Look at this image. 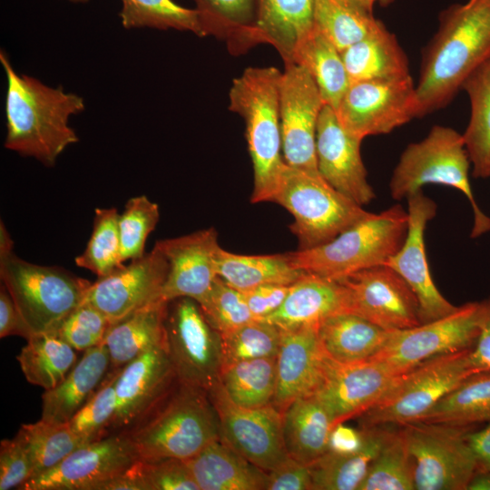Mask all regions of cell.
I'll return each mask as SVG.
<instances>
[{
    "instance_id": "47",
    "label": "cell",
    "mask_w": 490,
    "mask_h": 490,
    "mask_svg": "<svg viewBox=\"0 0 490 490\" xmlns=\"http://www.w3.org/2000/svg\"><path fill=\"white\" fill-rule=\"evenodd\" d=\"M120 369L110 368L97 390L67 422L69 428L83 444L108 436L116 412L115 383Z\"/></svg>"
},
{
    "instance_id": "59",
    "label": "cell",
    "mask_w": 490,
    "mask_h": 490,
    "mask_svg": "<svg viewBox=\"0 0 490 490\" xmlns=\"http://www.w3.org/2000/svg\"><path fill=\"white\" fill-rule=\"evenodd\" d=\"M466 439L475 456L477 469L490 471V422L481 430L468 432Z\"/></svg>"
},
{
    "instance_id": "5",
    "label": "cell",
    "mask_w": 490,
    "mask_h": 490,
    "mask_svg": "<svg viewBox=\"0 0 490 490\" xmlns=\"http://www.w3.org/2000/svg\"><path fill=\"white\" fill-rule=\"evenodd\" d=\"M408 213L400 204L358 221L330 241L289 252L299 270L339 279L384 263L402 246Z\"/></svg>"
},
{
    "instance_id": "2",
    "label": "cell",
    "mask_w": 490,
    "mask_h": 490,
    "mask_svg": "<svg viewBox=\"0 0 490 490\" xmlns=\"http://www.w3.org/2000/svg\"><path fill=\"white\" fill-rule=\"evenodd\" d=\"M489 55L490 0H468L441 12L416 84L419 118L447 105Z\"/></svg>"
},
{
    "instance_id": "35",
    "label": "cell",
    "mask_w": 490,
    "mask_h": 490,
    "mask_svg": "<svg viewBox=\"0 0 490 490\" xmlns=\"http://www.w3.org/2000/svg\"><path fill=\"white\" fill-rule=\"evenodd\" d=\"M291 63L309 72L325 103L336 111L350 81L340 51L315 25L298 44Z\"/></svg>"
},
{
    "instance_id": "25",
    "label": "cell",
    "mask_w": 490,
    "mask_h": 490,
    "mask_svg": "<svg viewBox=\"0 0 490 490\" xmlns=\"http://www.w3.org/2000/svg\"><path fill=\"white\" fill-rule=\"evenodd\" d=\"M346 312V291L338 279L305 272L290 285L278 310L266 318L280 330L318 327L328 317Z\"/></svg>"
},
{
    "instance_id": "26",
    "label": "cell",
    "mask_w": 490,
    "mask_h": 490,
    "mask_svg": "<svg viewBox=\"0 0 490 490\" xmlns=\"http://www.w3.org/2000/svg\"><path fill=\"white\" fill-rule=\"evenodd\" d=\"M315 0H256L255 23L247 49L271 44L284 60L291 63L299 42L314 28Z\"/></svg>"
},
{
    "instance_id": "41",
    "label": "cell",
    "mask_w": 490,
    "mask_h": 490,
    "mask_svg": "<svg viewBox=\"0 0 490 490\" xmlns=\"http://www.w3.org/2000/svg\"><path fill=\"white\" fill-rule=\"evenodd\" d=\"M379 21L356 0L314 2V25L340 52L363 39Z\"/></svg>"
},
{
    "instance_id": "15",
    "label": "cell",
    "mask_w": 490,
    "mask_h": 490,
    "mask_svg": "<svg viewBox=\"0 0 490 490\" xmlns=\"http://www.w3.org/2000/svg\"><path fill=\"white\" fill-rule=\"evenodd\" d=\"M325 104L309 72L297 64H285L279 82V109L282 155L288 166L319 173L316 159V133Z\"/></svg>"
},
{
    "instance_id": "37",
    "label": "cell",
    "mask_w": 490,
    "mask_h": 490,
    "mask_svg": "<svg viewBox=\"0 0 490 490\" xmlns=\"http://www.w3.org/2000/svg\"><path fill=\"white\" fill-rule=\"evenodd\" d=\"M473 426L490 422V371L475 372L463 379L418 421Z\"/></svg>"
},
{
    "instance_id": "62",
    "label": "cell",
    "mask_w": 490,
    "mask_h": 490,
    "mask_svg": "<svg viewBox=\"0 0 490 490\" xmlns=\"http://www.w3.org/2000/svg\"><path fill=\"white\" fill-rule=\"evenodd\" d=\"M359 5H361L365 9L371 12L373 11V7L376 4H379L380 5H387L390 4L393 0H356Z\"/></svg>"
},
{
    "instance_id": "11",
    "label": "cell",
    "mask_w": 490,
    "mask_h": 490,
    "mask_svg": "<svg viewBox=\"0 0 490 490\" xmlns=\"http://www.w3.org/2000/svg\"><path fill=\"white\" fill-rule=\"evenodd\" d=\"M165 348L179 383L209 392L219 382L222 368L220 334L191 298L168 301Z\"/></svg>"
},
{
    "instance_id": "52",
    "label": "cell",
    "mask_w": 490,
    "mask_h": 490,
    "mask_svg": "<svg viewBox=\"0 0 490 490\" xmlns=\"http://www.w3.org/2000/svg\"><path fill=\"white\" fill-rule=\"evenodd\" d=\"M33 476L30 459L15 437L0 444V490L19 489Z\"/></svg>"
},
{
    "instance_id": "33",
    "label": "cell",
    "mask_w": 490,
    "mask_h": 490,
    "mask_svg": "<svg viewBox=\"0 0 490 490\" xmlns=\"http://www.w3.org/2000/svg\"><path fill=\"white\" fill-rule=\"evenodd\" d=\"M168 301L150 303L110 327L103 344L108 348L111 369L122 368L148 349L165 342Z\"/></svg>"
},
{
    "instance_id": "46",
    "label": "cell",
    "mask_w": 490,
    "mask_h": 490,
    "mask_svg": "<svg viewBox=\"0 0 490 490\" xmlns=\"http://www.w3.org/2000/svg\"><path fill=\"white\" fill-rule=\"evenodd\" d=\"M280 338L281 332L275 325L259 319L222 333V368L243 360L277 357Z\"/></svg>"
},
{
    "instance_id": "7",
    "label": "cell",
    "mask_w": 490,
    "mask_h": 490,
    "mask_svg": "<svg viewBox=\"0 0 490 490\" xmlns=\"http://www.w3.org/2000/svg\"><path fill=\"white\" fill-rule=\"evenodd\" d=\"M272 201L292 214L289 230L298 239L299 250L325 244L372 214L338 191L319 173L287 164Z\"/></svg>"
},
{
    "instance_id": "49",
    "label": "cell",
    "mask_w": 490,
    "mask_h": 490,
    "mask_svg": "<svg viewBox=\"0 0 490 490\" xmlns=\"http://www.w3.org/2000/svg\"><path fill=\"white\" fill-rule=\"evenodd\" d=\"M199 305L208 322L220 334L255 320L242 291L232 288L219 276Z\"/></svg>"
},
{
    "instance_id": "6",
    "label": "cell",
    "mask_w": 490,
    "mask_h": 490,
    "mask_svg": "<svg viewBox=\"0 0 490 490\" xmlns=\"http://www.w3.org/2000/svg\"><path fill=\"white\" fill-rule=\"evenodd\" d=\"M470 163L463 134L451 127L434 125L423 140L410 143L402 152L389 181L390 195L400 201L429 183L457 189L473 209L471 237L477 238L490 230V218L474 197Z\"/></svg>"
},
{
    "instance_id": "4",
    "label": "cell",
    "mask_w": 490,
    "mask_h": 490,
    "mask_svg": "<svg viewBox=\"0 0 490 490\" xmlns=\"http://www.w3.org/2000/svg\"><path fill=\"white\" fill-rule=\"evenodd\" d=\"M125 434L139 459L146 461L187 460L221 438L219 416L208 392L179 382Z\"/></svg>"
},
{
    "instance_id": "30",
    "label": "cell",
    "mask_w": 490,
    "mask_h": 490,
    "mask_svg": "<svg viewBox=\"0 0 490 490\" xmlns=\"http://www.w3.org/2000/svg\"><path fill=\"white\" fill-rule=\"evenodd\" d=\"M284 445L289 456L310 466L328 452L331 416L315 395L293 401L282 414Z\"/></svg>"
},
{
    "instance_id": "57",
    "label": "cell",
    "mask_w": 490,
    "mask_h": 490,
    "mask_svg": "<svg viewBox=\"0 0 490 490\" xmlns=\"http://www.w3.org/2000/svg\"><path fill=\"white\" fill-rule=\"evenodd\" d=\"M364 430L356 429L338 423L331 429L328 438V452L335 454H349L361 448L364 444Z\"/></svg>"
},
{
    "instance_id": "36",
    "label": "cell",
    "mask_w": 490,
    "mask_h": 490,
    "mask_svg": "<svg viewBox=\"0 0 490 490\" xmlns=\"http://www.w3.org/2000/svg\"><path fill=\"white\" fill-rule=\"evenodd\" d=\"M470 102V118L463 133L475 178L490 177V55L462 85Z\"/></svg>"
},
{
    "instance_id": "24",
    "label": "cell",
    "mask_w": 490,
    "mask_h": 490,
    "mask_svg": "<svg viewBox=\"0 0 490 490\" xmlns=\"http://www.w3.org/2000/svg\"><path fill=\"white\" fill-rule=\"evenodd\" d=\"M280 332L276 390L271 404L283 414L296 399L315 394L322 381L328 356L320 345L318 327Z\"/></svg>"
},
{
    "instance_id": "43",
    "label": "cell",
    "mask_w": 490,
    "mask_h": 490,
    "mask_svg": "<svg viewBox=\"0 0 490 490\" xmlns=\"http://www.w3.org/2000/svg\"><path fill=\"white\" fill-rule=\"evenodd\" d=\"M358 490H415L414 464L400 426L382 446Z\"/></svg>"
},
{
    "instance_id": "13",
    "label": "cell",
    "mask_w": 490,
    "mask_h": 490,
    "mask_svg": "<svg viewBox=\"0 0 490 490\" xmlns=\"http://www.w3.org/2000/svg\"><path fill=\"white\" fill-rule=\"evenodd\" d=\"M416 84L411 75L350 83L335 111L350 135L364 140L387 134L419 118Z\"/></svg>"
},
{
    "instance_id": "42",
    "label": "cell",
    "mask_w": 490,
    "mask_h": 490,
    "mask_svg": "<svg viewBox=\"0 0 490 490\" xmlns=\"http://www.w3.org/2000/svg\"><path fill=\"white\" fill-rule=\"evenodd\" d=\"M25 450L33 476L56 466L79 446L85 445L66 424L39 421L23 424L15 436Z\"/></svg>"
},
{
    "instance_id": "18",
    "label": "cell",
    "mask_w": 490,
    "mask_h": 490,
    "mask_svg": "<svg viewBox=\"0 0 490 490\" xmlns=\"http://www.w3.org/2000/svg\"><path fill=\"white\" fill-rule=\"evenodd\" d=\"M177 382L165 342L122 367L115 383L117 407L108 436L125 434L134 428Z\"/></svg>"
},
{
    "instance_id": "1",
    "label": "cell",
    "mask_w": 490,
    "mask_h": 490,
    "mask_svg": "<svg viewBox=\"0 0 490 490\" xmlns=\"http://www.w3.org/2000/svg\"><path fill=\"white\" fill-rule=\"evenodd\" d=\"M0 63L6 77L5 147L46 166L54 165L60 154L78 142L69 121L84 111L83 98L18 74L3 50Z\"/></svg>"
},
{
    "instance_id": "21",
    "label": "cell",
    "mask_w": 490,
    "mask_h": 490,
    "mask_svg": "<svg viewBox=\"0 0 490 490\" xmlns=\"http://www.w3.org/2000/svg\"><path fill=\"white\" fill-rule=\"evenodd\" d=\"M407 199L408 226L400 249L384 265L397 272L415 293L421 323L443 318L457 307L450 303L435 285L426 254L425 230L436 216V204L419 191Z\"/></svg>"
},
{
    "instance_id": "39",
    "label": "cell",
    "mask_w": 490,
    "mask_h": 490,
    "mask_svg": "<svg viewBox=\"0 0 490 490\" xmlns=\"http://www.w3.org/2000/svg\"><path fill=\"white\" fill-rule=\"evenodd\" d=\"M203 36L213 35L227 43L229 51H248L247 42L255 23L256 0H192Z\"/></svg>"
},
{
    "instance_id": "45",
    "label": "cell",
    "mask_w": 490,
    "mask_h": 490,
    "mask_svg": "<svg viewBox=\"0 0 490 490\" xmlns=\"http://www.w3.org/2000/svg\"><path fill=\"white\" fill-rule=\"evenodd\" d=\"M118 218L119 213L115 208H97L86 248L75 258L77 266L89 270L98 278L123 265Z\"/></svg>"
},
{
    "instance_id": "28",
    "label": "cell",
    "mask_w": 490,
    "mask_h": 490,
    "mask_svg": "<svg viewBox=\"0 0 490 490\" xmlns=\"http://www.w3.org/2000/svg\"><path fill=\"white\" fill-rule=\"evenodd\" d=\"M185 462L200 490H267L268 472L221 438Z\"/></svg>"
},
{
    "instance_id": "19",
    "label": "cell",
    "mask_w": 490,
    "mask_h": 490,
    "mask_svg": "<svg viewBox=\"0 0 490 490\" xmlns=\"http://www.w3.org/2000/svg\"><path fill=\"white\" fill-rule=\"evenodd\" d=\"M401 375L377 360L342 364L328 357L322 381L314 395L336 426L374 407Z\"/></svg>"
},
{
    "instance_id": "14",
    "label": "cell",
    "mask_w": 490,
    "mask_h": 490,
    "mask_svg": "<svg viewBox=\"0 0 490 490\" xmlns=\"http://www.w3.org/2000/svg\"><path fill=\"white\" fill-rule=\"evenodd\" d=\"M221 439L253 465L270 472L290 457L283 440L282 414L272 404L244 407L233 403L219 382L209 392Z\"/></svg>"
},
{
    "instance_id": "32",
    "label": "cell",
    "mask_w": 490,
    "mask_h": 490,
    "mask_svg": "<svg viewBox=\"0 0 490 490\" xmlns=\"http://www.w3.org/2000/svg\"><path fill=\"white\" fill-rule=\"evenodd\" d=\"M397 426H363L361 448L349 454L327 452L309 466L312 490H358L382 446Z\"/></svg>"
},
{
    "instance_id": "48",
    "label": "cell",
    "mask_w": 490,
    "mask_h": 490,
    "mask_svg": "<svg viewBox=\"0 0 490 490\" xmlns=\"http://www.w3.org/2000/svg\"><path fill=\"white\" fill-rule=\"evenodd\" d=\"M158 204L145 195L131 198L119 213L118 228L122 261L144 255L147 237L159 221Z\"/></svg>"
},
{
    "instance_id": "3",
    "label": "cell",
    "mask_w": 490,
    "mask_h": 490,
    "mask_svg": "<svg viewBox=\"0 0 490 490\" xmlns=\"http://www.w3.org/2000/svg\"><path fill=\"white\" fill-rule=\"evenodd\" d=\"M282 72L249 67L232 82L229 109L245 122L254 172L253 203L272 201L286 163L282 155L279 93Z\"/></svg>"
},
{
    "instance_id": "22",
    "label": "cell",
    "mask_w": 490,
    "mask_h": 490,
    "mask_svg": "<svg viewBox=\"0 0 490 490\" xmlns=\"http://www.w3.org/2000/svg\"><path fill=\"white\" fill-rule=\"evenodd\" d=\"M361 142L362 140L344 130L335 111L325 104L316 133L318 171L338 191L364 206L370 203L376 194L368 181L360 152Z\"/></svg>"
},
{
    "instance_id": "12",
    "label": "cell",
    "mask_w": 490,
    "mask_h": 490,
    "mask_svg": "<svg viewBox=\"0 0 490 490\" xmlns=\"http://www.w3.org/2000/svg\"><path fill=\"white\" fill-rule=\"evenodd\" d=\"M483 311V301L469 302L443 318L390 330L385 346L372 359L403 374L432 358L470 349L479 336Z\"/></svg>"
},
{
    "instance_id": "44",
    "label": "cell",
    "mask_w": 490,
    "mask_h": 490,
    "mask_svg": "<svg viewBox=\"0 0 490 490\" xmlns=\"http://www.w3.org/2000/svg\"><path fill=\"white\" fill-rule=\"evenodd\" d=\"M120 12L123 27L175 29L203 36L195 9L179 5L172 0H122Z\"/></svg>"
},
{
    "instance_id": "61",
    "label": "cell",
    "mask_w": 490,
    "mask_h": 490,
    "mask_svg": "<svg viewBox=\"0 0 490 490\" xmlns=\"http://www.w3.org/2000/svg\"><path fill=\"white\" fill-rule=\"evenodd\" d=\"M13 251V240L5 226L0 223V256Z\"/></svg>"
},
{
    "instance_id": "60",
    "label": "cell",
    "mask_w": 490,
    "mask_h": 490,
    "mask_svg": "<svg viewBox=\"0 0 490 490\" xmlns=\"http://www.w3.org/2000/svg\"><path fill=\"white\" fill-rule=\"evenodd\" d=\"M466 490H490V471L476 469Z\"/></svg>"
},
{
    "instance_id": "58",
    "label": "cell",
    "mask_w": 490,
    "mask_h": 490,
    "mask_svg": "<svg viewBox=\"0 0 490 490\" xmlns=\"http://www.w3.org/2000/svg\"><path fill=\"white\" fill-rule=\"evenodd\" d=\"M98 490H147L139 459L125 471L103 484Z\"/></svg>"
},
{
    "instance_id": "16",
    "label": "cell",
    "mask_w": 490,
    "mask_h": 490,
    "mask_svg": "<svg viewBox=\"0 0 490 490\" xmlns=\"http://www.w3.org/2000/svg\"><path fill=\"white\" fill-rule=\"evenodd\" d=\"M338 280L346 291V312L360 316L387 330L422 324L415 293L391 268L377 265Z\"/></svg>"
},
{
    "instance_id": "9",
    "label": "cell",
    "mask_w": 490,
    "mask_h": 490,
    "mask_svg": "<svg viewBox=\"0 0 490 490\" xmlns=\"http://www.w3.org/2000/svg\"><path fill=\"white\" fill-rule=\"evenodd\" d=\"M470 349L432 358L402 374L378 403L358 417L360 427L418 421L463 379L475 373Z\"/></svg>"
},
{
    "instance_id": "55",
    "label": "cell",
    "mask_w": 490,
    "mask_h": 490,
    "mask_svg": "<svg viewBox=\"0 0 490 490\" xmlns=\"http://www.w3.org/2000/svg\"><path fill=\"white\" fill-rule=\"evenodd\" d=\"M17 335L26 339L31 334L26 328L20 313L5 285L0 289V337Z\"/></svg>"
},
{
    "instance_id": "8",
    "label": "cell",
    "mask_w": 490,
    "mask_h": 490,
    "mask_svg": "<svg viewBox=\"0 0 490 490\" xmlns=\"http://www.w3.org/2000/svg\"><path fill=\"white\" fill-rule=\"evenodd\" d=\"M0 278L31 336L51 332L84 300L92 282L54 266L0 256Z\"/></svg>"
},
{
    "instance_id": "40",
    "label": "cell",
    "mask_w": 490,
    "mask_h": 490,
    "mask_svg": "<svg viewBox=\"0 0 490 490\" xmlns=\"http://www.w3.org/2000/svg\"><path fill=\"white\" fill-rule=\"evenodd\" d=\"M277 381V357L240 361L221 368L220 383L230 399L244 407L272 403Z\"/></svg>"
},
{
    "instance_id": "27",
    "label": "cell",
    "mask_w": 490,
    "mask_h": 490,
    "mask_svg": "<svg viewBox=\"0 0 490 490\" xmlns=\"http://www.w3.org/2000/svg\"><path fill=\"white\" fill-rule=\"evenodd\" d=\"M110 368V354L103 343L83 351L65 378L44 390L41 419L66 424L97 390Z\"/></svg>"
},
{
    "instance_id": "54",
    "label": "cell",
    "mask_w": 490,
    "mask_h": 490,
    "mask_svg": "<svg viewBox=\"0 0 490 490\" xmlns=\"http://www.w3.org/2000/svg\"><path fill=\"white\" fill-rule=\"evenodd\" d=\"M267 490H312L309 466L289 458L268 472Z\"/></svg>"
},
{
    "instance_id": "20",
    "label": "cell",
    "mask_w": 490,
    "mask_h": 490,
    "mask_svg": "<svg viewBox=\"0 0 490 490\" xmlns=\"http://www.w3.org/2000/svg\"><path fill=\"white\" fill-rule=\"evenodd\" d=\"M169 270L168 261L158 247L122 265L91 284L87 302L113 323L133 311L162 299V290Z\"/></svg>"
},
{
    "instance_id": "51",
    "label": "cell",
    "mask_w": 490,
    "mask_h": 490,
    "mask_svg": "<svg viewBox=\"0 0 490 490\" xmlns=\"http://www.w3.org/2000/svg\"><path fill=\"white\" fill-rule=\"evenodd\" d=\"M139 464L147 490H200L185 460L139 459Z\"/></svg>"
},
{
    "instance_id": "17",
    "label": "cell",
    "mask_w": 490,
    "mask_h": 490,
    "mask_svg": "<svg viewBox=\"0 0 490 490\" xmlns=\"http://www.w3.org/2000/svg\"><path fill=\"white\" fill-rule=\"evenodd\" d=\"M126 434H113L83 445L52 468L32 476L18 490H98L136 460Z\"/></svg>"
},
{
    "instance_id": "63",
    "label": "cell",
    "mask_w": 490,
    "mask_h": 490,
    "mask_svg": "<svg viewBox=\"0 0 490 490\" xmlns=\"http://www.w3.org/2000/svg\"><path fill=\"white\" fill-rule=\"evenodd\" d=\"M68 1H71L74 3H85V2H88L89 0H68Z\"/></svg>"
},
{
    "instance_id": "10",
    "label": "cell",
    "mask_w": 490,
    "mask_h": 490,
    "mask_svg": "<svg viewBox=\"0 0 490 490\" xmlns=\"http://www.w3.org/2000/svg\"><path fill=\"white\" fill-rule=\"evenodd\" d=\"M414 464L415 490H466L477 463L473 426L413 422L400 426Z\"/></svg>"
},
{
    "instance_id": "53",
    "label": "cell",
    "mask_w": 490,
    "mask_h": 490,
    "mask_svg": "<svg viewBox=\"0 0 490 490\" xmlns=\"http://www.w3.org/2000/svg\"><path fill=\"white\" fill-rule=\"evenodd\" d=\"M289 287L290 285L263 284L242 293L254 318L263 320L279 309Z\"/></svg>"
},
{
    "instance_id": "38",
    "label": "cell",
    "mask_w": 490,
    "mask_h": 490,
    "mask_svg": "<svg viewBox=\"0 0 490 490\" xmlns=\"http://www.w3.org/2000/svg\"><path fill=\"white\" fill-rule=\"evenodd\" d=\"M16 356L32 385L51 389L61 383L77 362L75 349L53 332L32 335Z\"/></svg>"
},
{
    "instance_id": "34",
    "label": "cell",
    "mask_w": 490,
    "mask_h": 490,
    "mask_svg": "<svg viewBox=\"0 0 490 490\" xmlns=\"http://www.w3.org/2000/svg\"><path fill=\"white\" fill-rule=\"evenodd\" d=\"M217 268L218 276L240 291L263 284L291 285L305 273L294 266L289 252L240 255L221 247L218 252Z\"/></svg>"
},
{
    "instance_id": "31",
    "label": "cell",
    "mask_w": 490,
    "mask_h": 490,
    "mask_svg": "<svg viewBox=\"0 0 490 490\" xmlns=\"http://www.w3.org/2000/svg\"><path fill=\"white\" fill-rule=\"evenodd\" d=\"M340 53L350 83L410 75L405 52L381 21L363 39Z\"/></svg>"
},
{
    "instance_id": "29",
    "label": "cell",
    "mask_w": 490,
    "mask_h": 490,
    "mask_svg": "<svg viewBox=\"0 0 490 490\" xmlns=\"http://www.w3.org/2000/svg\"><path fill=\"white\" fill-rule=\"evenodd\" d=\"M390 330L350 312H339L318 326V336L326 355L350 364L372 359L385 346Z\"/></svg>"
},
{
    "instance_id": "56",
    "label": "cell",
    "mask_w": 490,
    "mask_h": 490,
    "mask_svg": "<svg viewBox=\"0 0 490 490\" xmlns=\"http://www.w3.org/2000/svg\"><path fill=\"white\" fill-rule=\"evenodd\" d=\"M483 303L480 333L469 353L470 363L475 372L490 371V299L483 300Z\"/></svg>"
},
{
    "instance_id": "50",
    "label": "cell",
    "mask_w": 490,
    "mask_h": 490,
    "mask_svg": "<svg viewBox=\"0 0 490 490\" xmlns=\"http://www.w3.org/2000/svg\"><path fill=\"white\" fill-rule=\"evenodd\" d=\"M113 322L93 305L83 302L54 329L75 350L85 351L103 343Z\"/></svg>"
},
{
    "instance_id": "23",
    "label": "cell",
    "mask_w": 490,
    "mask_h": 490,
    "mask_svg": "<svg viewBox=\"0 0 490 490\" xmlns=\"http://www.w3.org/2000/svg\"><path fill=\"white\" fill-rule=\"evenodd\" d=\"M155 246L169 265L162 299L171 301L186 297L201 303L218 277L217 258L220 247L215 229L161 240Z\"/></svg>"
}]
</instances>
